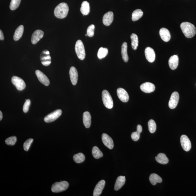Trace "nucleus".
<instances>
[{"mask_svg": "<svg viewBox=\"0 0 196 196\" xmlns=\"http://www.w3.org/2000/svg\"><path fill=\"white\" fill-rule=\"evenodd\" d=\"M181 28L185 37L188 38H191L195 35L196 28L191 23L188 22L182 23Z\"/></svg>", "mask_w": 196, "mask_h": 196, "instance_id": "1", "label": "nucleus"}, {"mask_svg": "<svg viewBox=\"0 0 196 196\" xmlns=\"http://www.w3.org/2000/svg\"><path fill=\"white\" fill-rule=\"evenodd\" d=\"M69 11V7L66 3H60L55 9L54 15L59 19H63L67 16Z\"/></svg>", "mask_w": 196, "mask_h": 196, "instance_id": "2", "label": "nucleus"}, {"mask_svg": "<svg viewBox=\"0 0 196 196\" xmlns=\"http://www.w3.org/2000/svg\"><path fill=\"white\" fill-rule=\"evenodd\" d=\"M69 184L67 181H62L60 182H56L52 185L51 190L55 193H58L66 191L69 187Z\"/></svg>", "mask_w": 196, "mask_h": 196, "instance_id": "3", "label": "nucleus"}, {"mask_svg": "<svg viewBox=\"0 0 196 196\" xmlns=\"http://www.w3.org/2000/svg\"><path fill=\"white\" fill-rule=\"evenodd\" d=\"M75 50L77 57L81 60H83L85 57V52L84 44L80 40L77 41L75 44Z\"/></svg>", "mask_w": 196, "mask_h": 196, "instance_id": "4", "label": "nucleus"}, {"mask_svg": "<svg viewBox=\"0 0 196 196\" xmlns=\"http://www.w3.org/2000/svg\"><path fill=\"white\" fill-rule=\"evenodd\" d=\"M102 98L104 106L108 109L112 108L113 106L112 98L108 91L104 90L102 91Z\"/></svg>", "mask_w": 196, "mask_h": 196, "instance_id": "5", "label": "nucleus"}, {"mask_svg": "<svg viewBox=\"0 0 196 196\" xmlns=\"http://www.w3.org/2000/svg\"><path fill=\"white\" fill-rule=\"evenodd\" d=\"M62 114V111L61 109L56 110L45 117L44 121L46 123H52L59 118Z\"/></svg>", "mask_w": 196, "mask_h": 196, "instance_id": "6", "label": "nucleus"}, {"mask_svg": "<svg viewBox=\"0 0 196 196\" xmlns=\"http://www.w3.org/2000/svg\"><path fill=\"white\" fill-rule=\"evenodd\" d=\"M11 82L19 91H22L26 88V84L22 79L19 77L14 76L12 77Z\"/></svg>", "mask_w": 196, "mask_h": 196, "instance_id": "7", "label": "nucleus"}, {"mask_svg": "<svg viewBox=\"0 0 196 196\" xmlns=\"http://www.w3.org/2000/svg\"><path fill=\"white\" fill-rule=\"evenodd\" d=\"M42 64L44 66H48L51 63V57L50 52L47 50H44L42 52L40 56Z\"/></svg>", "mask_w": 196, "mask_h": 196, "instance_id": "8", "label": "nucleus"}, {"mask_svg": "<svg viewBox=\"0 0 196 196\" xmlns=\"http://www.w3.org/2000/svg\"><path fill=\"white\" fill-rule=\"evenodd\" d=\"M179 98V93L177 92L172 93L169 102V107L171 109H174L177 107Z\"/></svg>", "mask_w": 196, "mask_h": 196, "instance_id": "9", "label": "nucleus"}, {"mask_svg": "<svg viewBox=\"0 0 196 196\" xmlns=\"http://www.w3.org/2000/svg\"><path fill=\"white\" fill-rule=\"evenodd\" d=\"M181 143L183 150L186 152H188L191 149V143L189 139L186 136L183 135L180 138Z\"/></svg>", "mask_w": 196, "mask_h": 196, "instance_id": "10", "label": "nucleus"}, {"mask_svg": "<svg viewBox=\"0 0 196 196\" xmlns=\"http://www.w3.org/2000/svg\"><path fill=\"white\" fill-rule=\"evenodd\" d=\"M117 94L120 100L122 102H127L129 100V96L128 93L124 89L122 88H118L117 91Z\"/></svg>", "mask_w": 196, "mask_h": 196, "instance_id": "11", "label": "nucleus"}, {"mask_svg": "<svg viewBox=\"0 0 196 196\" xmlns=\"http://www.w3.org/2000/svg\"><path fill=\"white\" fill-rule=\"evenodd\" d=\"M102 140L104 145L110 149H112L114 147V143L113 140L108 135L106 134H102Z\"/></svg>", "mask_w": 196, "mask_h": 196, "instance_id": "12", "label": "nucleus"}, {"mask_svg": "<svg viewBox=\"0 0 196 196\" xmlns=\"http://www.w3.org/2000/svg\"><path fill=\"white\" fill-rule=\"evenodd\" d=\"M35 73L38 79L41 83L46 86L49 85L50 82L49 79L42 72L37 70L36 71Z\"/></svg>", "mask_w": 196, "mask_h": 196, "instance_id": "13", "label": "nucleus"}, {"mask_svg": "<svg viewBox=\"0 0 196 196\" xmlns=\"http://www.w3.org/2000/svg\"><path fill=\"white\" fill-rule=\"evenodd\" d=\"M155 88L154 84L151 82H145L140 86L141 90L146 93H152L155 91Z\"/></svg>", "mask_w": 196, "mask_h": 196, "instance_id": "14", "label": "nucleus"}, {"mask_svg": "<svg viewBox=\"0 0 196 196\" xmlns=\"http://www.w3.org/2000/svg\"><path fill=\"white\" fill-rule=\"evenodd\" d=\"M146 58L149 62L153 63L155 59L156 54L153 49L150 47L146 48L145 51Z\"/></svg>", "mask_w": 196, "mask_h": 196, "instance_id": "15", "label": "nucleus"}, {"mask_svg": "<svg viewBox=\"0 0 196 196\" xmlns=\"http://www.w3.org/2000/svg\"><path fill=\"white\" fill-rule=\"evenodd\" d=\"M44 32L41 30H36L32 34L31 37V42L35 44L42 38L44 36Z\"/></svg>", "mask_w": 196, "mask_h": 196, "instance_id": "16", "label": "nucleus"}, {"mask_svg": "<svg viewBox=\"0 0 196 196\" xmlns=\"http://www.w3.org/2000/svg\"><path fill=\"white\" fill-rule=\"evenodd\" d=\"M105 182L104 180H102L99 182L96 185L93 191V195L94 196H99L101 194L102 190L105 186Z\"/></svg>", "mask_w": 196, "mask_h": 196, "instance_id": "17", "label": "nucleus"}, {"mask_svg": "<svg viewBox=\"0 0 196 196\" xmlns=\"http://www.w3.org/2000/svg\"><path fill=\"white\" fill-rule=\"evenodd\" d=\"M69 76L72 84L73 85H76L78 80V74L76 68L74 66L70 68Z\"/></svg>", "mask_w": 196, "mask_h": 196, "instance_id": "18", "label": "nucleus"}, {"mask_svg": "<svg viewBox=\"0 0 196 196\" xmlns=\"http://www.w3.org/2000/svg\"><path fill=\"white\" fill-rule=\"evenodd\" d=\"M114 15L112 12L109 11L106 13L103 16L102 22L106 26H109L113 21Z\"/></svg>", "mask_w": 196, "mask_h": 196, "instance_id": "19", "label": "nucleus"}, {"mask_svg": "<svg viewBox=\"0 0 196 196\" xmlns=\"http://www.w3.org/2000/svg\"><path fill=\"white\" fill-rule=\"evenodd\" d=\"M179 63L178 57L177 55L171 56L169 60V64L170 67L172 70H175L178 67Z\"/></svg>", "mask_w": 196, "mask_h": 196, "instance_id": "20", "label": "nucleus"}, {"mask_svg": "<svg viewBox=\"0 0 196 196\" xmlns=\"http://www.w3.org/2000/svg\"><path fill=\"white\" fill-rule=\"evenodd\" d=\"M159 35L161 39L165 42H168L171 38L169 31L165 28H161L159 31Z\"/></svg>", "mask_w": 196, "mask_h": 196, "instance_id": "21", "label": "nucleus"}, {"mask_svg": "<svg viewBox=\"0 0 196 196\" xmlns=\"http://www.w3.org/2000/svg\"><path fill=\"white\" fill-rule=\"evenodd\" d=\"M125 176H120L118 177L116 179L115 183L114 189L115 190L118 191L121 188L125 182Z\"/></svg>", "mask_w": 196, "mask_h": 196, "instance_id": "22", "label": "nucleus"}, {"mask_svg": "<svg viewBox=\"0 0 196 196\" xmlns=\"http://www.w3.org/2000/svg\"><path fill=\"white\" fill-rule=\"evenodd\" d=\"M83 122L84 126L86 128H88L90 127L91 124V116L88 111H85L83 114Z\"/></svg>", "mask_w": 196, "mask_h": 196, "instance_id": "23", "label": "nucleus"}, {"mask_svg": "<svg viewBox=\"0 0 196 196\" xmlns=\"http://www.w3.org/2000/svg\"><path fill=\"white\" fill-rule=\"evenodd\" d=\"M24 27L23 25H21L16 30L14 35V39L15 41H18L22 37L24 32Z\"/></svg>", "mask_w": 196, "mask_h": 196, "instance_id": "24", "label": "nucleus"}, {"mask_svg": "<svg viewBox=\"0 0 196 196\" xmlns=\"http://www.w3.org/2000/svg\"><path fill=\"white\" fill-rule=\"evenodd\" d=\"M156 159L158 163L161 164H166L169 162V159L164 153H159L156 157Z\"/></svg>", "mask_w": 196, "mask_h": 196, "instance_id": "25", "label": "nucleus"}, {"mask_svg": "<svg viewBox=\"0 0 196 196\" xmlns=\"http://www.w3.org/2000/svg\"><path fill=\"white\" fill-rule=\"evenodd\" d=\"M127 42L123 43L121 47V54L124 62H127L129 60V57L127 53Z\"/></svg>", "mask_w": 196, "mask_h": 196, "instance_id": "26", "label": "nucleus"}, {"mask_svg": "<svg viewBox=\"0 0 196 196\" xmlns=\"http://www.w3.org/2000/svg\"><path fill=\"white\" fill-rule=\"evenodd\" d=\"M149 180L153 185H155L157 183H160L162 181L161 177L155 173L151 174L149 177Z\"/></svg>", "mask_w": 196, "mask_h": 196, "instance_id": "27", "label": "nucleus"}, {"mask_svg": "<svg viewBox=\"0 0 196 196\" xmlns=\"http://www.w3.org/2000/svg\"><path fill=\"white\" fill-rule=\"evenodd\" d=\"M80 11L84 15H87L89 14L90 6L89 3L88 2L85 1L82 2L80 8Z\"/></svg>", "mask_w": 196, "mask_h": 196, "instance_id": "28", "label": "nucleus"}, {"mask_svg": "<svg viewBox=\"0 0 196 196\" xmlns=\"http://www.w3.org/2000/svg\"><path fill=\"white\" fill-rule=\"evenodd\" d=\"M143 15V12L141 10H134L132 14V20L133 21H136L139 20Z\"/></svg>", "mask_w": 196, "mask_h": 196, "instance_id": "29", "label": "nucleus"}, {"mask_svg": "<svg viewBox=\"0 0 196 196\" xmlns=\"http://www.w3.org/2000/svg\"><path fill=\"white\" fill-rule=\"evenodd\" d=\"M85 156L82 153L76 154L73 156V159L76 163H81L85 161Z\"/></svg>", "mask_w": 196, "mask_h": 196, "instance_id": "30", "label": "nucleus"}, {"mask_svg": "<svg viewBox=\"0 0 196 196\" xmlns=\"http://www.w3.org/2000/svg\"><path fill=\"white\" fill-rule=\"evenodd\" d=\"M92 154L95 159H99L102 157L103 154L98 147H93L92 150Z\"/></svg>", "mask_w": 196, "mask_h": 196, "instance_id": "31", "label": "nucleus"}, {"mask_svg": "<svg viewBox=\"0 0 196 196\" xmlns=\"http://www.w3.org/2000/svg\"><path fill=\"white\" fill-rule=\"evenodd\" d=\"M130 38L132 40V48L134 50L137 49L138 46V39L137 35L133 33L131 35Z\"/></svg>", "mask_w": 196, "mask_h": 196, "instance_id": "32", "label": "nucleus"}, {"mask_svg": "<svg viewBox=\"0 0 196 196\" xmlns=\"http://www.w3.org/2000/svg\"><path fill=\"white\" fill-rule=\"evenodd\" d=\"M108 51L107 48L101 47L99 49L98 53V56L99 59H101L104 58L108 55Z\"/></svg>", "mask_w": 196, "mask_h": 196, "instance_id": "33", "label": "nucleus"}, {"mask_svg": "<svg viewBox=\"0 0 196 196\" xmlns=\"http://www.w3.org/2000/svg\"><path fill=\"white\" fill-rule=\"evenodd\" d=\"M149 130L152 133L155 132L156 130V124L155 122L153 120H150L148 122Z\"/></svg>", "mask_w": 196, "mask_h": 196, "instance_id": "34", "label": "nucleus"}, {"mask_svg": "<svg viewBox=\"0 0 196 196\" xmlns=\"http://www.w3.org/2000/svg\"><path fill=\"white\" fill-rule=\"evenodd\" d=\"M21 0H11L10 8L12 10H15L18 8L20 4Z\"/></svg>", "mask_w": 196, "mask_h": 196, "instance_id": "35", "label": "nucleus"}, {"mask_svg": "<svg viewBox=\"0 0 196 196\" xmlns=\"http://www.w3.org/2000/svg\"><path fill=\"white\" fill-rule=\"evenodd\" d=\"M17 141V138L15 136L10 137L5 140V143L8 145H14Z\"/></svg>", "mask_w": 196, "mask_h": 196, "instance_id": "36", "label": "nucleus"}, {"mask_svg": "<svg viewBox=\"0 0 196 196\" xmlns=\"http://www.w3.org/2000/svg\"><path fill=\"white\" fill-rule=\"evenodd\" d=\"M95 26L94 25L91 24L87 28V34L88 36L90 37H92L94 35V30Z\"/></svg>", "mask_w": 196, "mask_h": 196, "instance_id": "37", "label": "nucleus"}, {"mask_svg": "<svg viewBox=\"0 0 196 196\" xmlns=\"http://www.w3.org/2000/svg\"><path fill=\"white\" fill-rule=\"evenodd\" d=\"M34 140L32 138H30L24 142V144H23V147L25 151H28L30 149V147L31 145L32 142H33Z\"/></svg>", "mask_w": 196, "mask_h": 196, "instance_id": "38", "label": "nucleus"}, {"mask_svg": "<svg viewBox=\"0 0 196 196\" xmlns=\"http://www.w3.org/2000/svg\"><path fill=\"white\" fill-rule=\"evenodd\" d=\"M23 107V112L26 113L28 112L31 104V101L29 99L26 100Z\"/></svg>", "mask_w": 196, "mask_h": 196, "instance_id": "39", "label": "nucleus"}, {"mask_svg": "<svg viewBox=\"0 0 196 196\" xmlns=\"http://www.w3.org/2000/svg\"><path fill=\"white\" fill-rule=\"evenodd\" d=\"M141 133L137 131L136 132H133L131 134V138L134 141H137L140 138V134Z\"/></svg>", "mask_w": 196, "mask_h": 196, "instance_id": "40", "label": "nucleus"}, {"mask_svg": "<svg viewBox=\"0 0 196 196\" xmlns=\"http://www.w3.org/2000/svg\"><path fill=\"white\" fill-rule=\"evenodd\" d=\"M137 131H138L140 133L142 132V127L141 125H137Z\"/></svg>", "mask_w": 196, "mask_h": 196, "instance_id": "41", "label": "nucleus"}, {"mask_svg": "<svg viewBox=\"0 0 196 196\" xmlns=\"http://www.w3.org/2000/svg\"><path fill=\"white\" fill-rule=\"evenodd\" d=\"M4 39V35H3V34L2 31L1 30H0V40H3Z\"/></svg>", "mask_w": 196, "mask_h": 196, "instance_id": "42", "label": "nucleus"}, {"mask_svg": "<svg viewBox=\"0 0 196 196\" xmlns=\"http://www.w3.org/2000/svg\"><path fill=\"white\" fill-rule=\"evenodd\" d=\"M3 118V114L2 112L1 111H0V120L1 121L2 120V119Z\"/></svg>", "mask_w": 196, "mask_h": 196, "instance_id": "43", "label": "nucleus"}, {"mask_svg": "<svg viewBox=\"0 0 196 196\" xmlns=\"http://www.w3.org/2000/svg\"><path fill=\"white\" fill-rule=\"evenodd\" d=\"M85 36H88V34H85Z\"/></svg>", "mask_w": 196, "mask_h": 196, "instance_id": "44", "label": "nucleus"}]
</instances>
